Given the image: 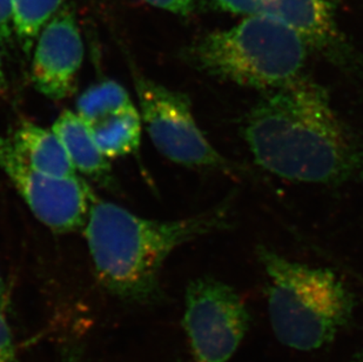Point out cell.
<instances>
[{"label": "cell", "mask_w": 363, "mask_h": 362, "mask_svg": "<svg viewBox=\"0 0 363 362\" xmlns=\"http://www.w3.org/2000/svg\"><path fill=\"white\" fill-rule=\"evenodd\" d=\"M243 138L255 163L284 180L337 186L363 177V141L327 91L303 77L264 92Z\"/></svg>", "instance_id": "cell-1"}, {"label": "cell", "mask_w": 363, "mask_h": 362, "mask_svg": "<svg viewBox=\"0 0 363 362\" xmlns=\"http://www.w3.org/2000/svg\"><path fill=\"white\" fill-rule=\"evenodd\" d=\"M233 198L178 220L137 216L96 197L82 229L100 285L121 300L147 304L160 295L168 256L185 243L230 226Z\"/></svg>", "instance_id": "cell-2"}, {"label": "cell", "mask_w": 363, "mask_h": 362, "mask_svg": "<svg viewBox=\"0 0 363 362\" xmlns=\"http://www.w3.org/2000/svg\"><path fill=\"white\" fill-rule=\"evenodd\" d=\"M257 256L268 278V313L275 336L296 351H315L353 322L355 297L336 273L288 259L266 246Z\"/></svg>", "instance_id": "cell-3"}, {"label": "cell", "mask_w": 363, "mask_h": 362, "mask_svg": "<svg viewBox=\"0 0 363 362\" xmlns=\"http://www.w3.org/2000/svg\"><path fill=\"white\" fill-rule=\"evenodd\" d=\"M309 48L289 25L250 16L233 28L200 38L186 57L202 72L267 92L302 77Z\"/></svg>", "instance_id": "cell-4"}, {"label": "cell", "mask_w": 363, "mask_h": 362, "mask_svg": "<svg viewBox=\"0 0 363 362\" xmlns=\"http://www.w3.org/2000/svg\"><path fill=\"white\" fill-rule=\"evenodd\" d=\"M134 89L145 130L159 153L184 168L230 175L242 168L223 157L196 123L189 96L133 70Z\"/></svg>", "instance_id": "cell-5"}, {"label": "cell", "mask_w": 363, "mask_h": 362, "mask_svg": "<svg viewBox=\"0 0 363 362\" xmlns=\"http://www.w3.org/2000/svg\"><path fill=\"white\" fill-rule=\"evenodd\" d=\"M250 315L240 294L214 278L191 281L182 325L194 362H228L250 328Z\"/></svg>", "instance_id": "cell-6"}, {"label": "cell", "mask_w": 363, "mask_h": 362, "mask_svg": "<svg viewBox=\"0 0 363 362\" xmlns=\"http://www.w3.org/2000/svg\"><path fill=\"white\" fill-rule=\"evenodd\" d=\"M0 168L43 225L60 234L84 229L96 199L85 180L43 175L28 164L9 134H0Z\"/></svg>", "instance_id": "cell-7"}, {"label": "cell", "mask_w": 363, "mask_h": 362, "mask_svg": "<svg viewBox=\"0 0 363 362\" xmlns=\"http://www.w3.org/2000/svg\"><path fill=\"white\" fill-rule=\"evenodd\" d=\"M77 114L108 159L137 153L143 119L126 89L114 80L89 86L77 100Z\"/></svg>", "instance_id": "cell-8"}, {"label": "cell", "mask_w": 363, "mask_h": 362, "mask_svg": "<svg viewBox=\"0 0 363 362\" xmlns=\"http://www.w3.org/2000/svg\"><path fill=\"white\" fill-rule=\"evenodd\" d=\"M84 60V43L71 9L62 7L45 25L32 51L31 82L48 99L72 94Z\"/></svg>", "instance_id": "cell-9"}, {"label": "cell", "mask_w": 363, "mask_h": 362, "mask_svg": "<svg viewBox=\"0 0 363 362\" xmlns=\"http://www.w3.org/2000/svg\"><path fill=\"white\" fill-rule=\"evenodd\" d=\"M233 13L271 17L295 28L312 48H327L337 40L333 11L325 0H214Z\"/></svg>", "instance_id": "cell-10"}, {"label": "cell", "mask_w": 363, "mask_h": 362, "mask_svg": "<svg viewBox=\"0 0 363 362\" xmlns=\"http://www.w3.org/2000/svg\"><path fill=\"white\" fill-rule=\"evenodd\" d=\"M51 128L65 147L77 172L111 191L116 190L117 181L110 159L100 150L89 127L76 112L62 111Z\"/></svg>", "instance_id": "cell-11"}, {"label": "cell", "mask_w": 363, "mask_h": 362, "mask_svg": "<svg viewBox=\"0 0 363 362\" xmlns=\"http://www.w3.org/2000/svg\"><path fill=\"white\" fill-rule=\"evenodd\" d=\"M11 138L28 164L43 175L57 179L79 177L65 147L52 128L21 120Z\"/></svg>", "instance_id": "cell-12"}, {"label": "cell", "mask_w": 363, "mask_h": 362, "mask_svg": "<svg viewBox=\"0 0 363 362\" xmlns=\"http://www.w3.org/2000/svg\"><path fill=\"white\" fill-rule=\"evenodd\" d=\"M65 0H12L14 37L23 53L31 55L39 33L62 10Z\"/></svg>", "instance_id": "cell-13"}, {"label": "cell", "mask_w": 363, "mask_h": 362, "mask_svg": "<svg viewBox=\"0 0 363 362\" xmlns=\"http://www.w3.org/2000/svg\"><path fill=\"white\" fill-rule=\"evenodd\" d=\"M14 41L12 0H0V45L4 48H12Z\"/></svg>", "instance_id": "cell-14"}, {"label": "cell", "mask_w": 363, "mask_h": 362, "mask_svg": "<svg viewBox=\"0 0 363 362\" xmlns=\"http://www.w3.org/2000/svg\"><path fill=\"white\" fill-rule=\"evenodd\" d=\"M0 362H19L10 326L0 312Z\"/></svg>", "instance_id": "cell-15"}, {"label": "cell", "mask_w": 363, "mask_h": 362, "mask_svg": "<svg viewBox=\"0 0 363 362\" xmlns=\"http://www.w3.org/2000/svg\"><path fill=\"white\" fill-rule=\"evenodd\" d=\"M145 3L168 11L172 13L186 16L192 11L194 0H144Z\"/></svg>", "instance_id": "cell-16"}, {"label": "cell", "mask_w": 363, "mask_h": 362, "mask_svg": "<svg viewBox=\"0 0 363 362\" xmlns=\"http://www.w3.org/2000/svg\"><path fill=\"white\" fill-rule=\"evenodd\" d=\"M9 297H7L6 285L4 283L3 277L0 274V312L6 309Z\"/></svg>", "instance_id": "cell-17"}, {"label": "cell", "mask_w": 363, "mask_h": 362, "mask_svg": "<svg viewBox=\"0 0 363 362\" xmlns=\"http://www.w3.org/2000/svg\"><path fill=\"white\" fill-rule=\"evenodd\" d=\"M9 84H7L6 75L4 70L3 58H1V51H0V96H4L7 92Z\"/></svg>", "instance_id": "cell-18"}, {"label": "cell", "mask_w": 363, "mask_h": 362, "mask_svg": "<svg viewBox=\"0 0 363 362\" xmlns=\"http://www.w3.org/2000/svg\"><path fill=\"white\" fill-rule=\"evenodd\" d=\"M348 362H363V344L360 349H359V351L350 358Z\"/></svg>", "instance_id": "cell-19"}]
</instances>
